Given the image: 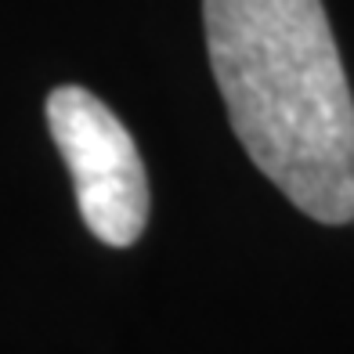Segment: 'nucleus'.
<instances>
[{"label":"nucleus","instance_id":"f257e3e1","mask_svg":"<svg viewBox=\"0 0 354 354\" xmlns=\"http://www.w3.org/2000/svg\"><path fill=\"white\" fill-rule=\"evenodd\" d=\"M228 123L271 185L318 224L354 217V94L322 0H203Z\"/></svg>","mask_w":354,"mask_h":354},{"label":"nucleus","instance_id":"f03ea898","mask_svg":"<svg viewBox=\"0 0 354 354\" xmlns=\"http://www.w3.org/2000/svg\"><path fill=\"white\" fill-rule=\"evenodd\" d=\"M47 127L73 174L91 235L116 250L134 246L149 224V177L127 127L102 98L73 84L51 91Z\"/></svg>","mask_w":354,"mask_h":354},{"label":"nucleus","instance_id":"7ed1b4c3","mask_svg":"<svg viewBox=\"0 0 354 354\" xmlns=\"http://www.w3.org/2000/svg\"><path fill=\"white\" fill-rule=\"evenodd\" d=\"M351 224H354V217H351Z\"/></svg>","mask_w":354,"mask_h":354}]
</instances>
